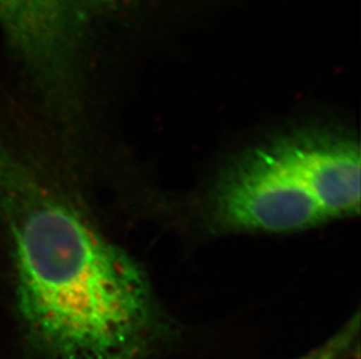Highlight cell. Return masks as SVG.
Instances as JSON below:
<instances>
[{
	"instance_id": "cell-1",
	"label": "cell",
	"mask_w": 361,
	"mask_h": 359,
	"mask_svg": "<svg viewBox=\"0 0 361 359\" xmlns=\"http://www.w3.org/2000/svg\"><path fill=\"white\" fill-rule=\"evenodd\" d=\"M0 218L35 359H137L161 330L140 265L0 140Z\"/></svg>"
},
{
	"instance_id": "cell-4",
	"label": "cell",
	"mask_w": 361,
	"mask_h": 359,
	"mask_svg": "<svg viewBox=\"0 0 361 359\" xmlns=\"http://www.w3.org/2000/svg\"><path fill=\"white\" fill-rule=\"evenodd\" d=\"M360 317L357 313L322 346L298 359H350L358 353Z\"/></svg>"
},
{
	"instance_id": "cell-2",
	"label": "cell",
	"mask_w": 361,
	"mask_h": 359,
	"mask_svg": "<svg viewBox=\"0 0 361 359\" xmlns=\"http://www.w3.org/2000/svg\"><path fill=\"white\" fill-rule=\"evenodd\" d=\"M360 149L351 137L300 130L233 160L208 195L212 227L228 232H293L358 214Z\"/></svg>"
},
{
	"instance_id": "cell-3",
	"label": "cell",
	"mask_w": 361,
	"mask_h": 359,
	"mask_svg": "<svg viewBox=\"0 0 361 359\" xmlns=\"http://www.w3.org/2000/svg\"><path fill=\"white\" fill-rule=\"evenodd\" d=\"M124 0H0V34L35 95L72 115L85 92L99 21Z\"/></svg>"
}]
</instances>
